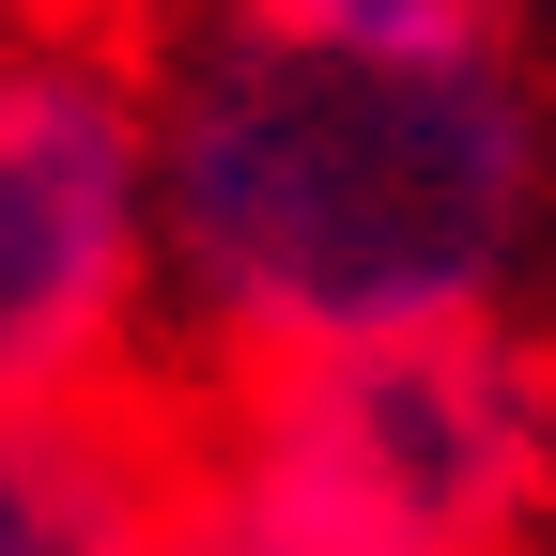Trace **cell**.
Segmentation results:
<instances>
[{"label":"cell","mask_w":556,"mask_h":556,"mask_svg":"<svg viewBox=\"0 0 556 556\" xmlns=\"http://www.w3.org/2000/svg\"><path fill=\"white\" fill-rule=\"evenodd\" d=\"M170 356L155 325V78L139 31L0 16V417Z\"/></svg>","instance_id":"3957f363"},{"label":"cell","mask_w":556,"mask_h":556,"mask_svg":"<svg viewBox=\"0 0 556 556\" xmlns=\"http://www.w3.org/2000/svg\"><path fill=\"white\" fill-rule=\"evenodd\" d=\"M294 31H356V47H526V0H263Z\"/></svg>","instance_id":"5b68a950"},{"label":"cell","mask_w":556,"mask_h":556,"mask_svg":"<svg viewBox=\"0 0 556 556\" xmlns=\"http://www.w3.org/2000/svg\"><path fill=\"white\" fill-rule=\"evenodd\" d=\"M155 78V325L186 371L526 309L556 232V93L526 47H356L263 0H170Z\"/></svg>","instance_id":"6da1fadb"},{"label":"cell","mask_w":556,"mask_h":556,"mask_svg":"<svg viewBox=\"0 0 556 556\" xmlns=\"http://www.w3.org/2000/svg\"><path fill=\"white\" fill-rule=\"evenodd\" d=\"M186 541V448L155 387L0 417V556H139Z\"/></svg>","instance_id":"277c9868"},{"label":"cell","mask_w":556,"mask_h":556,"mask_svg":"<svg viewBox=\"0 0 556 556\" xmlns=\"http://www.w3.org/2000/svg\"><path fill=\"white\" fill-rule=\"evenodd\" d=\"M186 541L217 556H495L556 510V340L448 309L387 340L186 371Z\"/></svg>","instance_id":"7a4b0ae2"},{"label":"cell","mask_w":556,"mask_h":556,"mask_svg":"<svg viewBox=\"0 0 556 556\" xmlns=\"http://www.w3.org/2000/svg\"><path fill=\"white\" fill-rule=\"evenodd\" d=\"M0 16H62V31H155L170 0H0Z\"/></svg>","instance_id":"8992f818"}]
</instances>
